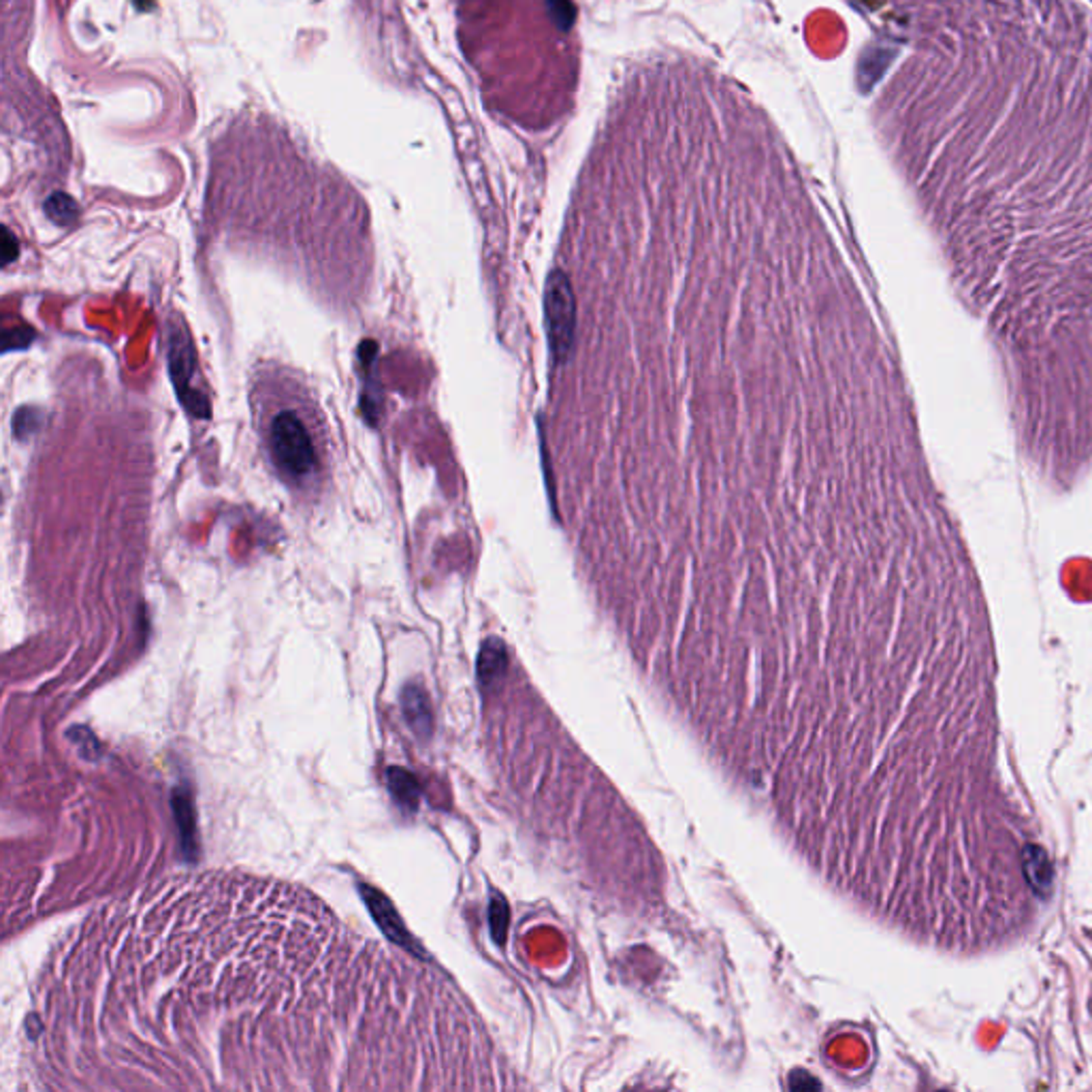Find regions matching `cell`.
<instances>
[{"label":"cell","instance_id":"6da1fadb","mask_svg":"<svg viewBox=\"0 0 1092 1092\" xmlns=\"http://www.w3.org/2000/svg\"><path fill=\"white\" fill-rule=\"evenodd\" d=\"M544 314L576 570L703 754L791 733L918 638L924 498L890 348L770 130L593 150Z\"/></svg>","mask_w":1092,"mask_h":1092},{"label":"cell","instance_id":"7a4b0ae2","mask_svg":"<svg viewBox=\"0 0 1092 1092\" xmlns=\"http://www.w3.org/2000/svg\"><path fill=\"white\" fill-rule=\"evenodd\" d=\"M325 422L312 404L293 390L261 410V438L275 474L295 489L312 491L327 472Z\"/></svg>","mask_w":1092,"mask_h":1092},{"label":"cell","instance_id":"3957f363","mask_svg":"<svg viewBox=\"0 0 1092 1092\" xmlns=\"http://www.w3.org/2000/svg\"><path fill=\"white\" fill-rule=\"evenodd\" d=\"M404 708H406V715L410 719L412 728L417 730V733H425L427 724H429V713H427V703L418 689L410 687L406 692V700H404Z\"/></svg>","mask_w":1092,"mask_h":1092},{"label":"cell","instance_id":"277c9868","mask_svg":"<svg viewBox=\"0 0 1092 1092\" xmlns=\"http://www.w3.org/2000/svg\"><path fill=\"white\" fill-rule=\"evenodd\" d=\"M45 214L56 224H69L77 218V205L67 194L56 192L45 201Z\"/></svg>","mask_w":1092,"mask_h":1092},{"label":"cell","instance_id":"5b68a950","mask_svg":"<svg viewBox=\"0 0 1092 1092\" xmlns=\"http://www.w3.org/2000/svg\"><path fill=\"white\" fill-rule=\"evenodd\" d=\"M15 254H17V250H15L14 237H12V233L5 229V265L12 263L15 259Z\"/></svg>","mask_w":1092,"mask_h":1092}]
</instances>
